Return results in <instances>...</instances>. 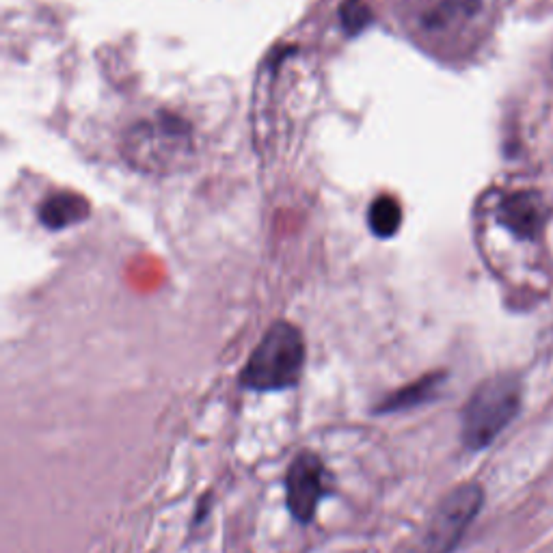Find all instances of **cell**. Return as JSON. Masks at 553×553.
<instances>
[{
  "label": "cell",
  "instance_id": "3",
  "mask_svg": "<svg viewBox=\"0 0 553 553\" xmlns=\"http://www.w3.org/2000/svg\"><path fill=\"white\" fill-rule=\"evenodd\" d=\"M305 366L303 333L290 322H275L255 346L240 385L251 391H283L301 379Z\"/></svg>",
  "mask_w": 553,
  "mask_h": 553
},
{
  "label": "cell",
  "instance_id": "9",
  "mask_svg": "<svg viewBox=\"0 0 553 553\" xmlns=\"http://www.w3.org/2000/svg\"><path fill=\"white\" fill-rule=\"evenodd\" d=\"M87 217V201L78 195L59 193L48 197L39 208V219L50 229H63Z\"/></svg>",
  "mask_w": 553,
  "mask_h": 553
},
{
  "label": "cell",
  "instance_id": "10",
  "mask_svg": "<svg viewBox=\"0 0 553 553\" xmlns=\"http://www.w3.org/2000/svg\"><path fill=\"white\" fill-rule=\"evenodd\" d=\"M368 221H370V227L376 236H381V238L394 236L402 223L400 204L389 195L376 197V201L370 206Z\"/></svg>",
  "mask_w": 553,
  "mask_h": 553
},
{
  "label": "cell",
  "instance_id": "4",
  "mask_svg": "<svg viewBox=\"0 0 553 553\" xmlns=\"http://www.w3.org/2000/svg\"><path fill=\"white\" fill-rule=\"evenodd\" d=\"M191 126L178 115L156 113L134 124L124 139V154L134 167L152 173L175 171L193 154Z\"/></svg>",
  "mask_w": 553,
  "mask_h": 553
},
{
  "label": "cell",
  "instance_id": "2",
  "mask_svg": "<svg viewBox=\"0 0 553 553\" xmlns=\"http://www.w3.org/2000/svg\"><path fill=\"white\" fill-rule=\"evenodd\" d=\"M545 229V199L534 188L491 191L478 210V236L484 255L497 271L512 266L536 249Z\"/></svg>",
  "mask_w": 553,
  "mask_h": 553
},
{
  "label": "cell",
  "instance_id": "5",
  "mask_svg": "<svg viewBox=\"0 0 553 553\" xmlns=\"http://www.w3.org/2000/svg\"><path fill=\"white\" fill-rule=\"evenodd\" d=\"M521 409V383L512 376H493L476 387L463 411L465 448L480 452L504 433Z\"/></svg>",
  "mask_w": 553,
  "mask_h": 553
},
{
  "label": "cell",
  "instance_id": "6",
  "mask_svg": "<svg viewBox=\"0 0 553 553\" xmlns=\"http://www.w3.org/2000/svg\"><path fill=\"white\" fill-rule=\"evenodd\" d=\"M484 504L480 484H461L445 495L433 515L396 553H452Z\"/></svg>",
  "mask_w": 553,
  "mask_h": 553
},
{
  "label": "cell",
  "instance_id": "1",
  "mask_svg": "<svg viewBox=\"0 0 553 553\" xmlns=\"http://www.w3.org/2000/svg\"><path fill=\"white\" fill-rule=\"evenodd\" d=\"M506 0H391L400 33L443 65L474 63L491 46Z\"/></svg>",
  "mask_w": 553,
  "mask_h": 553
},
{
  "label": "cell",
  "instance_id": "11",
  "mask_svg": "<svg viewBox=\"0 0 553 553\" xmlns=\"http://www.w3.org/2000/svg\"><path fill=\"white\" fill-rule=\"evenodd\" d=\"M551 70H553V59H551Z\"/></svg>",
  "mask_w": 553,
  "mask_h": 553
},
{
  "label": "cell",
  "instance_id": "7",
  "mask_svg": "<svg viewBox=\"0 0 553 553\" xmlns=\"http://www.w3.org/2000/svg\"><path fill=\"white\" fill-rule=\"evenodd\" d=\"M325 465L312 452L294 458L286 474V502L290 515L299 523H309L325 497Z\"/></svg>",
  "mask_w": 553,
  "mask_h": 553
},
{
  "label": "cell",
  "instance_id": "8",
  "mask_svg": "<svg viewBox=\"0 0 553 553\" xmlns=\"http://www.w3.org/2000/svg\"><path fill=\"white\" fill-rule=\"evenodd\" d=\"M445 383V374L433 372L426 374L422 379H417L409 385L396 389L394 394H389L379 402V407H374L376 415H391V413H404L413 411L417 407H424V404L437 400L439 391Z\"/></svg>",
  "mask_w": 553,
  "mask_h": 553
}]
</instances>
